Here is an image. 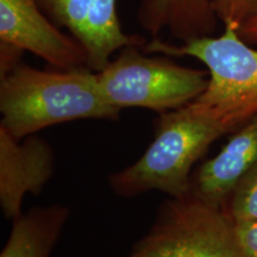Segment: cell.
I'll return each instance as SVG.
<instances>
[{"label":"cell","mask_w":257,"mask_h":257,"mask_svg":"<svg viewBox=\"0 0 257 257\" xmlns=\"http://www.w3.org/2000/svg\"><path fill=\"white\" fill-rule=\"evenodd\" d=\"M0 126L23 140L66 121L118 120L121 110L105 98L89 68L41 70L19 63L0 76Z\"/></svg>","instance_id":"6da1fadb"},{"label":"cell","mask_w":257,"mask_h":257,"mask_svg":"<svg viewBox=\"0 0 257 257\" xmlns=\"http://www.w3.org/2000/svg\"><path fill=\"white\" fill-rule=\"evenodd\" d=\"M236 225L244 250L249 257H257V220Z\"/></svg>","instance_id":"5bb4252c"},{"label":"cell","mask_w":257,"mask_h":257,"mask_svg":"<svg viewBox=\"0 0 257 257\" xmlns=\"http://www.w3.org/2000/svg\"><path fill=\"white\" fill-rule=\"evenodd\" d=\"M53 148L35 136L16 140L0 126V205L12 220L21 216L28 193L40 194L53 176Z\"/></svg>","instance_id":"ba28073f"},{"label":"cell","mask_w":257,"mask_h":257,"mask_svg":"<svg viewBox=\"0 0 257 257\" xmlns=\"http://www.w3.org/2000/svg\"><path fill=\"white\" fill-rule=\"evenodd\" d=\"M154 140L133 165L108 176L114 194L134 198L159 191L168 197L189 193L195 163L218 138L230 134L223 124L188 106L159 114Z\"/></svg>","instance_id":"7a4b0ae2"},{"label":"cell","mask_w":257,"mask_h":257,"mask_svg":"<svg viewBox=\"0 0 257 257\" xmlns=\"http://www.w3.org/2000/svg\"><path fill=\"white\" fill-rule=\"evenodd\" d=\"M70 216L62 205L31 208L14 219L0 257H50Z\"/></svg>","instance_id":"8fae6325"},{"label":"cell","mask_w":257,"mask_h":257,"mask_svg":"<svg viewBox=\"0 0 257 257\" xmlns=\"http://www.w3.org/2000/svg\"><path fill=\"white\" fill-rule=\"evenodd\" d=\"M221 208L236 224L257 220V165L244 176Z\"/></svg>","instance_id":"7c38bea8"},{"label":"cell","mask_w":257,"mask_h":257,"mask_svg":"<svg viewBox=\"0 0 257 257\" xmlns=\"http://www.w3.org/2000/svg\"><path fill=\"white\" fill-rule=\"evenodd\" d=\"M238 34L250 46H257V16L244 22L238 28Z\"/></svg>","instance_id":"2e32d148"},{"label":"cell","mask_w":257,"mask_h":257,"mask_svg":"<svg viewBox=\"0 0 257 257\" xmlns=\"http://www.w3.org/2000/svg\"><path fill=\"white\" fill-rule=\"evenodd\" d=\"M127 46L98 72L105 98L119 110L148 108L159 114L185 107L208 85V72L181 66L169 56L150 57Z\"/></svg>","instance_id":"5b68a950"},{"label":"cell","mask_w":257,"mask_h":257,"mask_svg":"<svg viewBox=\"0 0 257 257\" xmlns=\"http://www.w3.org/2000/svg\"><path fill=\"white\" fill-rule=\"evenodd\" d=\"M137 21L153 37L168 30L182 43L213 36L220 22L213 0H143Z\"/></svg>","instance_id":"30bf717a"},{"label":"cell","mask_w":257,"mask_h":257,"mask_svg":"<svg viewBox=\"0 0 257 257\" xmlns=\"http://www.w3.org/2000/svg\"><path fill=\"white\" fill-rule=\"evenodd\" d=\"M23 50L0 42V76L5 75L21 63Z\"/></svg>","instance_id":"9a60e30c"},{"label":"cell","mask_w":257,"mask_h":257,"mask_svg":"<svg viewBox=\"0 0 257 257\" xmlns=\"http://www.w3.org/2000/svg\"><path fill=\"white\" fill-rule=\"evenodd\" d=\"M214 10L223 25L238 29L244 22L257 16V0H213Z\"/></svg>","instance_id":"4fadbf2b"},{"label":"cell","mask_w":257,"mask_h":257,"mask_svg":"<svg viewBox=\"0 0 257 257\" xmlns=\"http://www.w3.org/2000/svg\"><path fill=\"white\" fill-rule=\"evenodd\" d=\"M142 50L169 57L191 56L204 63L208 85L187 106L218 120L230 134L257 114V49L242 40L237 28L225 25L220 36L201 37L181 44L153 37Z\"/></svg>","instance_id":"3957f363"},{"label":"cell","mask_w":257,"mask_h":257,"mask_svg":"<svg viewBox=\"0 0 257 257\" xmlns=\"http://www.w3.org/2000/svg\"><path fill=\"white\" fill-rule=\"evenodd\" d=\"M57 27L78 40L87 54L88 68L100 72L115 51L127 46L143 47L146 42L123 31L117 15V0H37Z\"/></svg>","instance_id":"8992f818"},{"label":"cell","mask_w":257,"mask_h":257,"mask_svg":"<svg viewBox=\"0 0 257 257\" xmlns=\"http://www.w3.org/2000/svg\"><path fill=\"white\" fill-rule=\"evenodd\" d=\"M126 257H249L221 207L186 193L168 197Z\"/></svg>","instance_id":"277c9868"},{"label":"cell","mask_w":257,"mask_h":257,"mask_svg":"<svg viewBox=\"0 0 257 257\" xmlns=\"http://www.w3.org/2000/svg\"><path fill=\"white\" fill-rule=\"evenodd\" d=\"M257 165V114L232 133L216 156L194 168L189 193L223 207L242 179Z\"/></svg>","instance_id":"9c48e42d"},{"label":"cell","mask_w":257,"mask_h":257,"mask_svg":"<svg viewBox=\"0 0 257 257\" xmlns=\"http://www.w3.org/2000/svg\"><path fill=\"white\" fill-rule=\"evenodd\" d=\"M0 42L30 51L54 68H88L78 40L51 22L37 0H0Z\"/></svg>","instance_id":"52a82bcc"}]
</instances>
